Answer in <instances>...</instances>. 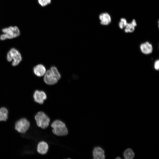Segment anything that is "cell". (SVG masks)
<instances>
[{
    "label": "cell",
    "instance_id": "3",
    "mask_svg": "<svg viewBox=\"0 0 159 159\" xmlns=\"http://www.w3.org/2000/svg\"><path fill=\"white\" fill-rule=\"evenodd\" d=\"M34 119L37 126L43 129L47 128L51 122L50 119L48 115L42 111L38 112L35 114Z\"/></svg>",
    "mask_w": 159,
    "mask_h": 159
},
{
    "label": "cell",
    "instance_id": "18",
    "mask_svg": "<svg viewBox=\"0 0 159 159\" xmlns=\"http://www.w3.org/2000/svg\"><path fill=\"white\" fill-rule=\"evenodd\" d=\"M127 23L126 19L123 18L120 19V22L119 23V26L121 29H123L126 26Z\"/></svg>",
    "mask_w": 159,
    "mask_h": 159
},
{
    "label": "cell",
    "instance_id": "19",
    "mask_svg": "<svg viewBox=\"0 0 159 159\" xmlns=\"http://www.w3.org/2000/svg\"><path fill=\"white\" fill-rule=\"evenodd\" d=\"M154 68L156 70H158L159 69V60H156L154 63Z\"/></svg>",
    "mask_w": 159,
    "mask_h": 159
},
{
    "label": "cell",
    "instance_id": "14",
    "mask_svg": "<svg viewBox=\"0 0 159 159\" xmlns=\"http://www.w3.org/2000/svg\"><path fill=\"white\" fill-rule=\"evenodd\" d=\"M137 25L136 20L135 19H133L130 23H127L125 27V32L127 33L133 32L135 31V27Z\"/></svg>",
    "mask_w": 159,
    "mask_h": 159
},
{
    "label": "cell",
    "instance_id": "17",
    "mask_svg": "<svg viewBox=\"0 0 159 159\" xmlns=\"http://www.w3.org/2000/svg\"><path fill=\"white\" fill-rule=\"evenodd\" d=\"M37 2L40 6L44 7L50 4L51 0H37Z\"/></svg>",
    "mask_w": 159,
    "mask_h": 159
},
{
    "label": "cell",
    "instance_id": "8",
    "mask_svg": "<svg viewBox=\"0 0 159 159\" xmlns=\"http://www.w3.org/2000/svg\"><path fill=\"white\" fill-rule=\"evenodd\" d=\"M49 146L45 141L42 140L39 141L37 145V152L39 154H46L48 152Z\"/></svg>",
    "mask_w": 159,
    "mask_h": 159
},
{
    "label": "cell",
    "instance_id": "4",
    "mask_svg": "<svg viewBox=\"0 0 159 159\" xmlns=\"http://www.w3.org/2000/svg\"><path fill=\"white\" fill-rule=\"evenodd\" d=\"M31 125L30 121L26 118L21 117L15 122L14 128L19 133L24 134L29 130Z\"/></svg>",
    "mask_w": 159,
    "mask_h": 159
},
{
    "label": "cell",
    "instance_id": "5",
    "mask_svg": "<svg viewBox=\"0 0 159 159\" xmlns=\"http://www.w3.org/2000/svg\"><path fill=\"white\" fill-rule=\"evenodd\" d=\"M6 59L9 62H11L13 66L18 65L22 59L21 54L19 51L15 48H11L7 54Z\"/></svg>",
    "mask_w": 159,
    "mask_h": 159
},
{
    "label": "cell",
    "instance_id": "9",
    "mask_svg": "<svg viewBox=\"0 0 159 159\" xmlns=\"http://www.w3.org/2000/svg\"><path fill=\"white\" fill-rule=\"evenodd\" d=\"M93 158L94 159H104L105 158V151L103 149L99 146H96L94 148L92 152Z\"/></svg>",
    "mask_w": 159,
    "mask_h": 159
},
{
    "label": "cell",
    "instance_id": "2",
    "mask_svg": "<svg viewBox=\"0 0 159 159\" xmlns=\"http://www.w3.org/2000/svg\"><path fill=\"white\" fill-rule=\"evenodd\" d=\"M2 33L0 35V40L4 41L7 39H12L19 36L20 31L16 26H11L4 27L1 29Z\"/></svg>",
    "mask_w": 159,
    "mask_h": 159
},
{
    "label": "cell",
    "instance_id": "7",
    "mask_svg": "<svg viewBox=\"0 0 159 159\" xmlns=\"http://www.w3.org/2000/svg\"><path fill=\"white\" fill-rule=\"evenodd\" d=\"M44 76V81L48 85H54L58 82V80L52 74L50 69L47 70Z\"/></svg>",
    "mask_w": 159,
    "mask_h": 159
},
{
    "label": "cell",
    "instance_id": "10",
    "mask_svg": "<svg viewBox=\"0 0 159 159\" xmlns=\"http://www.w3.org/2000/svg\"><path fill=\"white\" fill-rule=\"evenodd\" d=\"M100 24L106 26L109 24L111 22L112 19L110 15L107 12L100 14L99 16Z\"/></svg>",
    "mask_w": 159,
    "mask_h": 159
},
{
    "label": "cell",
    "instance_id": "15",
    "mask_svg": "<svg viewBox=\"0 0 159 159\" xmlns=\"http://www.w3.org/2000/svg\"><path fill=\"white\" fill-rule=\"evenodd\" d=\"M123 156L126 159H132L135 157V153L132 149L129 148L125 150L123 153Z\"/></svg>",
    "mask_w": 159,
    "mask_h": 159
},
{
    "label": "cell",
    "instance_id": "12",
    "mask_svg": "<svg viewBox=\"0 0 159 159\" xmlns=\"http://www.w3.org/2000/svg\"><path fill=\"white\" fill-rule=\"evenodd\" d=\"M140 49L143 53L145 54H148L151 53L152 52L153 48L151 44L146 42L140 45Z\"/></svg>",
    "mask_w": 159,
    "mask_h": 159
},
{
    "label": "cell",
    "instance_id": "1",
    "mask_svg": "<svg viewBox=\"0 0 159 159\" xmlns=\"http://www.w3.org/2000/svg\"><path fill=\"white\" fill-rule=\"evenodd\" d=\"M50 126L52 133L57 136H65L68 134V130L66 124L60 120H54L51 123Z\"/></svg>",
    "mask_w": 159,
    "mask_h": 159
},
{
    "label": "cell",
    "instance_id": "16",
    "mask_svg": "<svg viewBox=\"0 0 159 159\" xmlns=\"http://www.w3.org/2000/svg\"><path fill=\"white\" fill-rule=\"evenodd\" d=\"M50 71L53 76L58 80L61 78V75L56 67L53 66L51 67Z\"/></svg>",
    "mask_w": 159,
    "mask_h": 159
},
{
    "label": "cell",
    "instance_id": "11",
    "mask_svg": "<svg viewBox=\"0 0 159 159\" xmlns=\"http://www.w3.org/2000/svg\"><path fill=\"white\" fill-rule=\"evenodd\" d=\"M33 71L34 74L37 76L41 77L45 74L46 69L44 65L42 64H38L33 68Z\"/></svg>",
    "mask_w": 159,
    "mask_h": 159
},
{
    "label": "cell",
    "instance_id": "6",
    "mask_svg": "<svg viewBox=\"0 0 159 159\" xmlns=\"http://www.w3.org/2000/svg\"><path fill=\"white\" fill-rule=\"evenodd\" d=\"M33 96L34 102L40 105L43 104L47 98L46 92L42 90H36Z\"/></svg>",
    "mask_w": 159,
    "mask_h": 159
},
{
    "label": "cell",
    "instance_id": "13",
    "mask_svg": "<svg viewBox=\"0 0 159 159\" xmlns=\"http://www.w3.org/2000/svg\"><path fill=\"white\" fill-rule=\"evenodd\" d=\"M9 111L6 107H0V122L6 121L8 118Z\"/></svg>",
    "mask_w": 159,
    "mask_h": 159
},
{
    "label": "cell",
    "instance_id": "20",
    "mask_svg": "<svg viewBox=\"0 0 159 159\" xmlns=\"http://www.w3.org/2000/svg\"><path fill=\"white\" fill-rule=\"evenodd\" d=\"M118 159H121V158H120L119 157H118L116 158V159H118Z\"/></svg>",
    "mask_w": 159,
    "mask_h": 159
}]
</instances>
